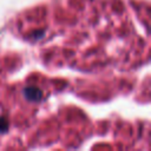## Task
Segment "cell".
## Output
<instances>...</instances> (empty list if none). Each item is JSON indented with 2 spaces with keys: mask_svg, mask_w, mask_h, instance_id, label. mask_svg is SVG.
I'll list each match as a JSON object with an SVG mask.
<instances>
[{
  "mask_svg": "<svg viewBox=\"0 0 151 151\" xmlns=\"http://www.w3.org/2000/svg\"><path fill=\"white\" fill-rule=\"evenodd\" d=\"M8 130V122L6 118L0 117V132H6Z\"/></svg>",
  "mask_w": 151,
  "mask_h": 151,
  "instance_id": "2",
  "label": "cell"
},
{
  "mask_svg": "<svg viewBox=\"0 0 151 151\" xmlns=\"http://www.w3.org/2000/svg\"><path fill=\"white\" fill-rule=\"evenodd\" d=\"M24 96H25L26 99H28L31 101H38V100L41 99L42 92L38 87L28 86V87H25L24 88Z\"/></svg>",
  "mask_w": 151,
  "mask_h": 151,
  "instance_id": "1",
  "label": "cell"
}]
</instances>
